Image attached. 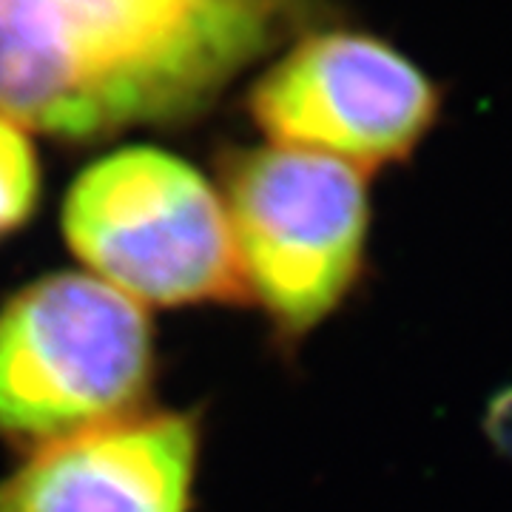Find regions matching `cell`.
<instances>
[{
	"label": "cell",
	"instance_id": "1",
	"mask_svg": "<svg viewBox=\"0 0 512 512\" xmlns=\"http://www.w3.org/2000/svg\"><path fill=\"white\" fill-rule=\"evenodd\" d=\"M316 0H0V111L60 143L180 126Z\"/></svg>",
	"mask_w": 512,
	"mask_h": 512
},
{
	"label": "cell",
	"instance_id": "2",
	"mask_svg": "<svg viewBox=\"0 0 512 512\" xmlns=\"http://www.w3.org/2000/svg\"><path fill=\"white\" fill-rule=\"evenodd\" d=\"M242 302L279 348H296L362 288L370 174L302 148L234 146L217 160Z\"/></svg>",
	"mask_w": 512,
	"mask_h": 512
},
{
	"label": "cell",
	"instance_id": "3",
	"mask_svg": "<svg viewBox=\"0 0 512 512\" xmlns=\"http://www.w3.org/2000/svg\"><path fill=\"white\" fill-rule=\"evenodd\" d=\"M157 370L148 308L86 271L35 276L0 302V441L29 453L137 413Z\"/></svg>",
	"mask_w": 512,
	"mask_h": 512
},
{
	"label": "cell",
	"instance_id": "4",
	"mask_svg": "<svg viewBox=\"0 0 512 512\" xmlns=\"http://www.w3.org/2000/svg\"><path fill=\"white\" fill-rule=\"evenodd\" d=\"M60 234L86 274L148 311L242 302L220 188L163 146L131 143L86 165L66 188Z\"/></svg>",
	"mask_w": 512,
	"mask_h": 512
},
{
	"label": "cell",
	"instance_id": "5",
	"mask_svg": "<svg viewBox=\"0 0 512 512\" xmlns=\"http://www.w3.org/2000/svg\"><path fill=\"white\" fill-rule=\"evenodd\" d=\"M245 111L274 146L373 174L419 154L444 114V86L393 40L342 23L296 37L251 83Z\"/></svg>",
	"mask_w": 512,
	"mask_h": 512
},
{
	"label": "cell",
	"instance_id": "6",
	"mask_svg": "<svg viewBox=\"0 0 512 512\" xmlns=\"http://www.w3.org/2000/svg\"><path fill=\"white\" fill-rule=\"evenodd\" d=\"M202 413L143 407L23 453L0 512H194Z\"/></svg>",
	"mask_w": 512,
	"mask_h": 512
},
{
	"label": "cell",
	"instance_id": "7",
	"mask_svg": "<svg viewBox=\"0 0 512 512\" xmlns=\"http://www.w3.org/2000/svg\"><path fill=\"white\" fill-rule=\"evenodd\" d=\"M43 200V165L32 131L0 111V242L26 231Z\"/></svg>",
	"mask_w": 512,
	"mask_h": 512
},
{
	"label": "cell",
	"instance_id": "8",
	"mask_svg": "<svg viewBox=\"0 0 512 512\" xmlns=\"http://www.w3.org/2000/svg\"><path fill=\"white\" fill-rule=\"evenodd\" d=\"M484 433L493 441L495 453L512 458V387H501L484 413Z\"/></svg>",
	"mask_w": 512,
	"mask_h": 512
}]
</instances>
